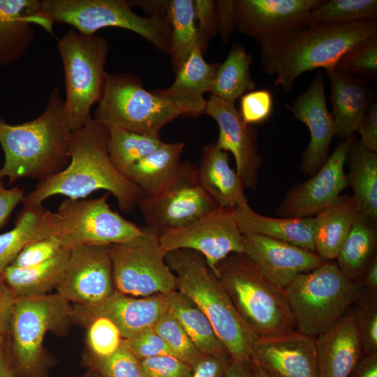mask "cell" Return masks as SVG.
I'll return each instance as SVG.
<instances>
[{
    "instance_id": "6da1fadb",
    "label": "cell",
    "mask_w": 377,
    "mask_h": 377,
    "mask_svg": "<svg viewBox=\"0 0 377 377\" xmlns=\"http://www.w3.org/2000/svg\"><path fill=\"white\" fill-rule=\"evenodd\" d=\"M108 141V128L91 117L82 127L73 132L68 165L59 172L39 181L25 195L23 204L41 206L45 200L56 195L83 199L97 190H105L115 197L123 212H131L142 192L114 166Z\"/></svg>"
},
{
    "instance_id": "7a4b0ae2",
    "label": "cell",
    "mask_w": 377,
    "mask_h": 377,
    "mask_svg": "<svg viewBox=\"0 0 377 377\" xmlns=\"http://www.w3.org/2000/svg\"><path fill=\"white\" fill-rule=\"evenodd\" d=\"M73 132L58 87L37 118L8 124L0 117V145L5 159L0 180L7 177L9 184L21 178L41 181L59 172L70 162Z\"/></svg>"
},
{
    "instance_id": "3957f363",
    "label": "cell",
    "mask_w": 377,
    "mask_h": 377,
    "mask_svg": "<svg viewBox=\"0 0 377 377\" xmlns=\"http://www.w3.org/2000/svg\"><path fill=\"white\" fill-rule=\"evenodd\" d=\"M377 36V20L341 24L305 26L261 59L265 71L276 74L275 87L293 89L304 73L335 68L343 55L358 42Z\"/></svg>"
},
{
    "instance_id": "277c9868",
    "label": "cell",
    "mask_w": 377,
    "mask_h": 377,
    "mask_svg": "<svg viewBox=\"0 0 377 377\" xmlns=\"http://www.w3.org/2000/svg\"><path fill=\"white\" fill-rule=\"evenodd\" d=\"M165 258L176 277L177 290L206 315L230 357L251 364L252 346L258 337L242 318L202 255L177 249L167 253Z\"/></svg>"
},
{
    "instance_id": "5b68a950",
    "label": "cell",
    "mask_w": 377,
    "mask_h": 377,
    "mask_svg": "<svg viewBox=\"0 0 377 377\" xmlns=\"http://www.w3.org/2000/svg\"><path fill=\"white\" fill-rule=\"evenodd\" d=\"M217 278L237 312L258 337L295 330L285 293L268 281L244 253H232L216 266Z\"/></svg>"
},
{
    "instance_id": "8992f818",
    "label": "cell",
    "mask_w": 377,
    "mask_h": 377,
    "mask_svg": "<svg viewBox=\"0 0 377 377\" xmlns=\"http://www.w3.org/2000/svg\"><path fill=\"white\" fill-rule=\"evenodd\" d=\"M363 291L362 283L346 276L335 260L297 275L283 290L295 329L314 338L333 325Z\"/></svg>"
},
{
    "instance_id": "52a82bcc",
    "label": "cell",
    "mask_w": 377,
    "mask_h": 377,
    "mask_svg": "<svg viewBox=\"0 0 377 377\" xmlns=\"http://www.w3.org/2000/svg\"><path fill=\"white\" fill-rule=\"evenodd\" d=\"M64 74L66 116L73 131L91 117V107L100 101L108 74L105 71L109 50L107 40L99 35L69 29L59 40Z\"/></svg>"
},
{
    "instance_id": "ba28073f",
    "label": "cell",
    "mask_w": 377,
    "mask_h": 377,
    "mask_svg": "<svg viewBox=\"0 0 377 377\" xmlns=\"http://www.w3.org/2000/svg\"><path fill=\"white\" fill-rule=\"evenodd\" d=\"M40 10L53 23L69 24L84 34L119 27L136 33L161 51H170L171 29L166 11L142 17L124 0H43Z\"/></svg>"
},
{
    "instance_id": "9c48e42d",
    "label": "cell",
    "mask_w": 377,
    "mask_h": 377,
    "mask_svg": "<svg viewBox=\"0 0 377 377\" xmlns=\"http://www.w3.org/2000/svg\"><path fill=\"white\" fill-rule=\"evenodd\" d=\"M94 119L107 128L159 136L161 128L182 115L168 99L146 90L128 74L108 75Z\"/></svg>"
},
{
    "instance_id": "30bf717a",
    "label": "cell",
    "mask_w": 377,
    "mask_h": 377,
    "mask_svg": "<svg viewBox=\"0 0 377 377\" xmlns=\"http://www.w3.org/2000/svg\"><path fill=\"white\" fill-rule=\"evenodd\" d=\"M73 320V307L57 293L17 298L8 340L20 377L47 366L43 343L49 331L64 330Z\"/></svg>"
},
{
    "instance_id": "8fae6325",
    "label": "cell",
    "mask_w": 377,
    "mask_h": 377,
    "mask_svg": "<svg viewBox=\"0 0 377 377\" xmlns=\"http://www.w3.org/2000/svg\"><path fill=\"white\" fill-rule=\"evenodd\" d=\"M133 239L109 246L114 288L134 297L169 295L176 277L165 261L158 235L141 227Z\"/></svg>"
},
{
    "instance_id": "7c38bea8",
    "label": "cell",
    "mask_w": 377,
    "mask_h": 377,
    "mask_svg": "<svg viewBox=\"0 0 377 377\" xmlns=\"http://www.w3.org/2000/svg\"><path fill=\"white\" fill-rule=\"evenodd\" d=\"M146 228L158 235L190 224L219 208L202 187L197 166L181 163L177 175L161 192L142 195L138 202Z\"/></svg>"
},
{
    "instance_id": "4fadbf2b",
    "label": "cell",
    "mask_w": 377,
    "mask_h": 377,
    "mask_svg": "<svg viewBox=\"0 0 377 377\" xmlns=\"http://www.w3.org/2000/svg\"><path fill=\"white\" fill-rule=\"evenodd\" d=\"M108 192L93 199L63 200L58 209L60 232L64 248L80 245L110 246L128 242L140 234L142 228L112 210Z\"/></svg>"
},
{
    "instance_id": "5bb4252c",
    "label": "cell",
    "mask_w": 377,
    "mask_h": 377,
    "mask_svg": "<svg viewBox=\"0 0 377 377\" xmlns=\"http://www.w3.org/2000/svg\"><path fill=\"white\" fill-rule=\"evenodd\" d=\"M322 0H237L235 25L260 45L261 59L301 28Z\"/></svg>"
},
{
    "instance_id": "9a60e30c",
    "label": "cell",
    "mask_w": 377,
    "mask_h": 377,
    "mask_svg": "<svg viewBox=\"0 0 377 377\" xmlns=\"http://www.w3.org/2000/svg\"><path fill=\"white\" fill-rule=\"evenodd\" d=\"M158 239L165 254L177 249L198 252L215 274L222 260L244 251L235 208L219 207L190 224L163 232Z\"/></svg>"
},
{
    "instance_id": "2e32d148",
    "label": "cell",
    "mask_w": 377,
    "mask_h": 377,
    "mask_svg": "<svg viewBox=\"0 0 377 377\" xmlns=\"http://www.w3.org/2000/svg\"><path fill=\"white\" fill-rule=\"evenodd\" d=\"M59 295L77 305L98 304L115 290L109 246L80 245L69 249Z\"/></svg>"
},
{
    "instance_id": "e0dca14e",
    "label": "cell",
    "mask_w": 377,
    "mask_h": 377,
    "mask_svg": "<svg viewBox=\"0 0 377 377\" xmlns=\"http://www.w3.org/2000/svg\"><path fill=\"white\" fill-rule=\"evenodd\" d=\"M354 135L340 142L323 165L307 181L292 188L277 212L283 217H313L333 205L348 187L344 171L346 155Z\"/></svg>"
},
{
    "instance_id": "ac0fdd59",
    "label": "cell",
    "mask_w": 377,
    "mask_h": 377,
    "mask_svg": "<svg viewBox=\"0 0 377 377\" xmlns=\"http://www.w3.org/2000/svg\"><path fill=\"white\" fill-rule=\"evenodd\" d=\"M251 363L269 377H318L315 338L297 330L258 337Z\"/></svg>"
},
{
    "instance_id": "d6986e66",
    "label": "cell",
    "mask_w": 377,
    "mask_h": 377,
    "mask_svg": "<svg viewBox=\"0 0 377 377\" xmlns=\"http://www.w3.org/2000/svg\"><path fill=\"white\" fill-rule=\"evenodd\" d=\"M218 124L219 133L216 146L234 156L236 172L244 188L257 186L261 157L257 147V130L246 124L234 103L210 94L207 100L205 113Z\"/></svg>"
},
{
    "instance_id": "ffe728a7",
    "label": "cell",
    "mask_w": 377,
    "mask_h": 377,
    "mask_svg": "<svg viewBox=\"0 0 377 377\" xmlns=\"http://www.w3.org/2000/svg\"><path fill=\"white\" fill-rule=\"evenodd\" d=\"M168 308V295L134 297L115 290L98 304H75L73 307V320L86 325L94 317H107L117 325L123 339H128L153 328Z\"/></svg>"
},
{
    "instance_id": "44dd1931",
    "label": "cell",
    "mask_w": 377,
    "mask_h": 377,
    "mask_svg": "<svg viewBox=\"0 0 377 377\" xmlns=\"http://www.w3.org/2000/svg\"><path fill=\"white\" fill-rule=\"evenodd\" d=\"M243 242L244 253L268 281L283 290L297 275L326 262L315 252L261 235L243 234Z\"/></svg>"
},
{
    "instance_id": "7402d4cb",
    "label": "cell",
    "mask_w": 377,
    "mask_h": 377,
    "mask_svg": "<svg viewBox=\"0 0 377 377\" xmlns=\"http://www.w3.org/2000/svg\"><path fill=\"white\" fill-rule=\"evenodd\" d=\"M290 110L309 130L310 141L302 155L301 170L305 175H312L328 158L334 136V123L327 107L322 72H318L308 88L295 98Z\"/></svg>"
},
{
    "instance_id": "603a6c76",
    "label": "cell",
    "mask_w": 377,
    "mask_h": 377,
    "mask_svg": "<svg viewBox=\"0 0 377 377\" xmlns=\"http://www.w3.org/2000/svg\"><path fill=\"white\" fill-rule=\"evenodd\" d=\"M315 341L318 377H348L363 355L351 307Z\"/></svg>"
},
{
    "instance_id": "cb8c5ba5",
    "label": "cell",
    "mask_w": 377,
    "mask_h": 377,
    "mask_svg": "<svg viewBox=\"0 0 377 377\" xmlns=\"http://www.w3.org/2000/svg\"><path fill=\"white\" fill-rule=\"evenodd\" d=\"M38 0H0V65L20 60L36 38L32 23L52 31Z\"/></svg>"
},
{
    "instance_id": "d4e9b609",
    "label": "cell",
    "mask_w": 377,
    "mask_h": 377,
    "mask_svg": "<svg viewBox=\"0 0 377 377\" xmlns=\"http://www.w3.org/2000/svg\"><path fill=\"white\" fill-rule=\"evenodd\" d=\"M219 64L205 61L202 50L195 47L176 72L174 82L167 89L154 91L168 99L182 115L197 117L205 113L206 92H211Z\"/></svg>"
},
{
    "instance_id": "484cf974",
    "label": "cell",
    "mask_w": 377,
    "mask_h": 377,
    "mask_svg": "<svg viewBox=\"0 0 377 377\" xmlns=\"http://www.w3.org/2000/svg\"><path fill=\"white\" fill-rule=\"evenodd\" d=\"M330 86V101L334 136L345 140L354 135L370 105L371 93L364 82L335 69L326 71Z\"/></svg>"
},
{
    "instance_id": "4316f807",
    "label": "cell",
    "mask_w": 377,
    "mask_h": 377,
    "mask_svg": "<svg viewBox=\"0 0 377 377\" xmlns=\"http://www.w3.org/2000/svg\"><path fill=\"white\" fill-rule=\"evenodd\" d=\"M229 161L228 153L211 142L203 148L197 167L202 187L222 208H235L247 202L243 182Z\"/></svg>"
},
{
    "instance_id": "83f0119b",
    "label": "cell",
    "mask_w": 377,
    "mask_h": 377,
    "mask_svg": "<svg viewBox=\"0 0 377 377\" xmlns=\"http://www.w3.org/2000/svg\"><path fill=\"white\" fill-rule=\"evenodd\" d=\"M60 232V217L43 205H26L18 214L15 227L0 235V278L20 251L36 240Z\"/></svg>"
},
{
    "instance_id": "f1b7e54d",
    "label": "cell",
    "mask_w": 377,
    "mask_h": 377,
    "mask_svg": "<svg viewBox=\"0 0 377 377\" xmlns=\"http://www.w3.org/2000/svg\"><path fill=\"white\" fill-rule=\"evenodd\" d=\"M235 217L242 234H253L284 242L316 253L313 217L272 218L255 212L244 202L235 208Z\"/></svg>"
},
{
    "instance_id": "f546056e",
    "label": "cell",
    "mask_w": 377,
    "mask_h": 377,
    "mask_svg": "<svg viewBox=\"0 0 377 377\" xmlns=\"http://www.w3.org/2000/svg\"><path fill=\"white\" fill-rule=\"evenodd\" d=\"M184 148L182 142H163L156 149L131 165L124 176L141 190L142 195L157 194L177 175Z\"/></svg>"
},
{
    "instance_id": "4dcf8cb0",
    "label": "cell",
    "mask_w": 377,
    "mask_h": 377,
    "mask_svg": "<svg viewBox=\"0 0 377 377\" xmlns=\"http://www.w3.org/2000/svg\"><path fill=\"white\" fill-rule=\"evenodd\" d=\"M360 213L353 196L345 194L333 205L313 216L316 253L326 261L335 260Z\"/></svg>"
},
{
    "instance_id": "1f68e13d",
    "label": "cell",
    "mask_w": 377,
    "mask_h": 377,
    "mask_svg": "<svg viewBox=\"0 0 377 377\" xmlns=\"http://www.w3.org/2000/svg\"><path fill=\"white\" fill-rule=\"evenodd\" d=\"M69 249L64 248L52 259L34 267L22 268L8 266L2 280L17 298L49 294L61 281L68 264Z\"/></svg>"
},
{
    "instance_id": "d6a6232c",
    "label": "cell",
    "mask_w": 377,
    "mask_h": 377,
    "mask_svg": "<svg viewBox=\"0 0 377 377\" xmlns=\"http://www.w3.org/2000/svg\"><path fill=\"white\" fill-rule=\"evenodd\" d=\"M348 186L353 192L360 212L377 221V153L353 140L346 155Z\"/></svg>"
},
{
    "instance_id": "836d02e7",
    "label": "cell",
    "mask_w": 377,
    "mask_h": 377,
    "mask_svg": "<svg viewBox=\"0 0 377 377\" xmlns=\"http://www.w3.org/2000/svg\"><path fill=\"white\" fill-rule=\"evenodd\" d=\"M376 223L360 213L335 259L346 276L360 283L368 265L376 254Z\"/></svg>"
},
{
    "instance_id": "e575fe53",
    "label": "cell",
    "mask_w": 377,
    "mask_h": 377,
    "mask_svg": "<svg viewBox=\"0 0 377 377\" xmlns=\"http://www.w3.org/2000/svg\"><path fill=\"white\" fill-rule=\"evenodd\" d=\"M168 296L169 309L200 353L230 357L208 318L191 298L178 290Z\"/></svg>"
},
{
    "instance_id": "d590c367",
    "label": "cell",
    "mask_w": 377,
    "mask_h": 377,
    "mask_svg": "<svg viewBox=\"0 0 377 377\" xmlns=\"http://www.w3.org/2000/svg\"><path fill=\"white\" fill-rule=\"evenodd\" d=\"M165 6L171 29L170 54L177 72L195 47L202 50L205 41L195 26L194 1L172 0Z\"/></svg>"
},
{
    "instance_id": "8d00e7d4",
    "label": "cell",
    "mask_w": 377,
    "mask_h": 377,
    "mask_svg": "<svg viewBox=\"0 0 377 377\" xmlns=\"http://www.w3.org/2000/svg\"><path fill=\"white\" fill-rule=\"evenodd\" d=\"M251 61V54L242 45H233L226 60L219 66L211 94L234 103L238 98L254 90L256 84L249 70Z\"/></svg>"
},
{
    "instance_id": "74e56055",
    "label": "cell",
    "mask_w": 377,
    "mask_h": 377,
    "mask_svg": "<svg viewBox=\"0 0 377 377\" xmlns=\"http://www.w3.org/2000/svg\"><path fill=\"white\" fill-rule=\"evenodd\" d=\"M108 130L111 161L124 175L131 165L156 149L163 142L159 136L140 134L118 127Z\"/></svg>"
},
{
    "instance_id": "f35d334b",
    "label": "cell",
    "mask_w": 377,
    "mask_h": 377,
    "mask_svg": "<svg viewBox=\"0 0 377 377\" xmlns=\"http://www.w3.org/2000/svg\"><path fill=\"white\" fill-rule=\"evenodd\" d=\"M376 0H322L309 14L306 26L376 20Z\"/></svg>"
},
{
    "instance_id": "ab89813d",
    "label": "cell",
    "mask_w": 377,
    "mask_h": 377,
    "mask_svg": "<svg viewBox=\"0 0 377 377\" xmlns=\"http://www.w3.org/2000/svg\"><path fill=\"white\" fill-rule=\"evenodd\" d=\"M153 328L173 355L189 365L191 366L202 355L169 308Z\"/></svg>"
},
{
    "instance_id": "60d3db41",
    "label": "cell",
    "mask_w": 377,
    "mask_h": 377,
    "mask_svg": "<svg viewBox=\"0 0 377 377\" xmlns=\"http://www.w3.org/2000/svg\"><path fill=\"white\" fill-rule=\"evenodd\" d=\"M334 69L360 79L374 77L377 73V36L353 45L339 59Z\"/></svg>"
},
{
    "instance_id": "b9f144b4",
    "label": "cell",
    "mask_w": 377,
    "mask_h": 377,
    "mask_svg": "<svg viewBox=\"0 0 377 377\" xmlns=\"http://www.w3.org/2000/svg\"><path fill=\"white\" fill-rule=\"evenodd\" d=\"M84 361L89 370L99 377H142L140 361L124 339L118 350L111 355L98 358L87 354Z\"/></svg>"
},
{
    "instance_id": "7bdbcfd3",
    "label": "cell",
    "mask_w": 377,
    "mask_h": 377,
    "mask_svg": "<svg viewBox=\"0 0 377 377\" xmlns=\"http://www.w3.org/2000/svg\"><path fill=\"white\" fill-rule=\"evenodd\" d=\"M351 309L363 354L377 353V294L364 290Z\"/></svg>"
},
{
    "instance_id": "ee69618b",
    "label": "cell",
    "mask_w": 377,
    "mask_h": 377,
    "mask_svg": "<svg viewBox=\"0 0 377 377\" xmlns=\"http://www.w3.org/2000/svg\"><path fill=\"white\" fill-rule=\"evenodd\" d=\"M87 354L98 358L108 357L120 347L123 338L117 325L108 318L96 316L87 323Z\"/></svg>"
},
{
    "instance_id": "f6af8a7d",
    "label": "cell",
    "mask_w": 377,
    "mask_h": 377,
    "mask_svg": "<svg viewBox=\"0 0 377 377\" xmlns=\"http://www.w3.org/2000/svg\"><path fill=\"white\" fill-rule=\"evenodd\" d=\"M64 249L59 235L40 239L25 246L10 265L22 268L38 265L52 259Z\"/></svg>"
},
{
    "instance_id": "bcb514c9",
    "label": "cell",
    "mask_w": 377,
    "mask_h": 377,
    "mask_svg": "<svg viewBox=\"0 0 377 377\" xmlns=\"http://www.w3.org/2000/svg\"><path fill=\"white\" fill-rule=\"evenodd\" d=\"M273 96L269 90H252L241 96L238 110L243 121L249 125L266 121L273 110Z\"/></svg>"
},
{
    "instance_id": "7dc6e473",
    "label": "cell",
    "mask_w": 377,
    "mask_h": 377,
    "mask_svg": "<svg viewBox=\"0 0 377 377\" xmlns=\"http://www.w3.org/2000/svg\"><path fill=\"white\" fill-rule=\"evenodd\" d=\"M142 377H189L191 367L173 355L139 360Z\"/></svg>"
},
{
    "instance_id": "c3c4849f",
    "label": "cell",
    "mask_w": 377,
    "mask_h": 377,
    "mask_svg": "<svg viewBox=\"0 0 377 377\" xmlns=\"http://www.w3.org/2000/svg\"><path fill=\"white\" fill-rule=\"evenodd\" d=\"M124 341L139 360L161 355H173L154 328L146 330L131 339H124Z\"/></svg>"
},
{
    "instance_id": "681fc988",
    "label": "cell",
    "mask_w": 377,
    "mask_h": 377,
    "mask_svg": "<svg viewBox=\"0 0 377 377\" xmlns=\"http://www.w3.org/2000/svg\"><path fill=\"white\" fill-rule=\"evenodd\" d=\"M230 357L202 355L191 367L189 377H223Z\"/></svg>"
},
{
    "instance_id": "f907efd6",
    "label": "cell",
    "mask_w": 377,
    "mask_h": 377,
    "mask_svg": "<svg viewBox=\"0 0 377 377\" xmlns=\"http://www.w3.org/2000/svg\"><path fill=\"white\" fill-rule=\"evenodd\" d=\"M356 132L360 135V142L369 151L377 153V104L371 103Z\"/></svg>"
},
{
    "instance_id": "816d5d0a",
    "label": "cell",
    "mask_w": 377,
    "mask_h": 377,
    "mask_svg": "<svg viewBox=\"0 0 377 377\" xmlns=\"http://www.w3.org/2000/svg\"><path fill=\"white\" fill-rule=\"evenodd\" d=\"M195 17L200 22V34L205 41L207 36H212L217 31L216 3L214 1H194Z\"/></svg>"
},
{
    "instance_id": "f5cc1de1",
    "label": "cell",
    "mask_w": 377,
    "mask_h": 377,
    "mask_svg": "<svg viewBox=\"0 0 377 377\" xmlns=\"http://www.w3.org/2000/svg\"><path fill=\"white\" fill-rule=\"evenodd\" d=\"M25 197L22 188L16 186L6 188L0 180V228L8 221L12 212Z\"/></svg>"
},
{
    "instance_id": "db71d44e",
    "label": "cell",
    "mask_w": 377,
    "mask_h": 377,
    "mask_svg": "<svg viewBox=\"0 0 377 377\" xmlns=\"http://www.w3.org/2000/svg\"><path fill=\"white\" fill-rule=\"evenodd\" d=\"M217 29L224 42L227 41L235 25V1L216 2Z\"/></svg>"
},
{
    "instance_id": "11a10c76",
    "label": "cell",
    "mask_w": 377,
    "mask_h": 377,
    "mask_svg": "<svg viewBox=\"0 0 377 377\" xmlns=\"http://www.w3.org/2000/svg\"><path fill=\"white\" fill-rule=\"evenodd\" d=\"M16 300V296L0 278V333L7 337Z\"/></svg>"
},
{
    "instance_id": "9f6ffc18",
    "label": "cell",
    "mask_w": 377,
    "mask_h": 377,
    "mask_svg": "<svg viewBox=\"0 0 377 377\" xmlns=\"http://www.w3.org/2000/svg\"><path fill=\"white\" fill-rule=\"evenodd\" d=\"M0 377H20L10 353L8 337L0 333Z\"/></svg>"
},
{
    "instance_id": "6f0895ef",
    "label": "cell",
    "mask_w": 377,
    "mask_h": 377,
    "mask_svg": "<svg viewBox=\"0 0 377 377\" xmlns=\"http://www.w3.org/2000/svg\"><path fill=\"white\" fill-rule=\"evenodd\" d=\"M348 377H377V353L363 354Z\"/></svg>"
},
{
    "instance_id": "680465c9",
    "label": "cell",
    "mask_w": 377,
    "mask_h": 377,
    "mask_svg": "<svg viewBox=\"0 0 377 377\" xmlns=\"http://www.w3.org/2000/svg\"><path fill=\"white\" fill-rule=\"evenodd\" d=\"M364 290L369 293L377 294V256H374L368 265L361 282Z\"/></svg>"
},
{
    "instance_id": "91938a15",
    "label": "cell",
    "mask_w": 377,
    "mask_h": 377,
    "mask_svg": "<svg viewBox=\"0 0 377 377\" xmlns=\"http://www.w3.org/2000/svg\"><path fill=\"white\" fill-rule=\"evenodd\" d=\"M251 364L230 359L223 377H251Z\"/></svg>"
},
{
    "instance_id": "94428289",
    "label": "cell",
    "mask_w": 377,
    "mask_h": 377,
    "mask_svg": "<svg viewBox=\"0 0 377 377\" xmlns=\"http://www.w3.org/2000/svg\"><path fill=\"white\" fill-rule=\"evenodd\" d=\"M251 377H269L259 367L251 363Z\"/></svg>"
},
{
    "instance_id": "6125c7cd",
    "label": "cell",
    "mask_w": 377,
    "mask_h": 377,
    "mask_svg": "<svg viewBox=\"0 0 377 377\" xmlns=\"http://www.w3.org/2000/svg\"><path fill=\"white\" fill-rule=\"evenodd\" d=\"M28 377H47V366L38 369Z\"/></svg>"
},
{
    "instance_id": "be15d7a7",
    "label": "cell",
    "mask_w": 377,
    "mask_h": 377,
    "mask_svg": "<svg viewBox=\"0 0 377 377\" xmlns=\"http://www.w3.org/2000/svg\"><path fill=\"white\" fill-rule=\"evenodd\" d=\"M77 377H99L98 374H96L95 372L89 370L87 373L82 376H79Z\"/></svg>"
}]
</instances>
